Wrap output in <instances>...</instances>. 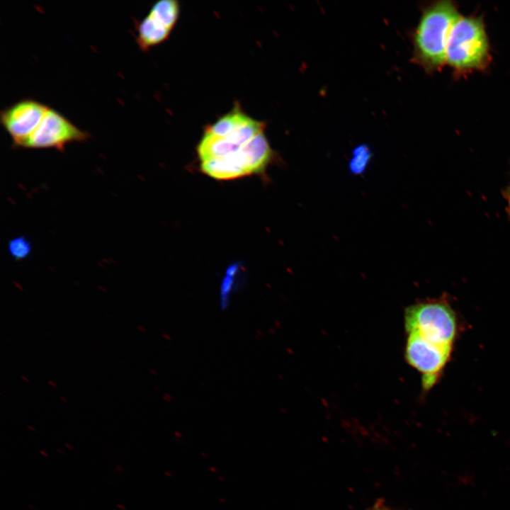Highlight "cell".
<instances>
[{
	"label": "cell",
	"instance_id": "1",
	"mask_svg": "<svg viewBox=\"0 0 510 510\" xmlns=\"http://www.w3.org/2000/svg\"><path fill=\"white\" fill-rule=\"evenodd\" d=\"M460 16L450 0L435 1L422 11L413 33V61L427 72L446 64V48L450 28Z\"/></svg>",
	"mask_w": 510,
	"mask_h": 510
},
{
	"label": "cell",
	"instance_id": "2",
	"mask_svg": "<svg viewBox=\"0 0 510 510\" xmlns=\"http://www.w3.org/2000/svg\"><path fill=\"white\" fill-rule=\"evenodd\" d=\"M445 59L446 64L458 74L487 67L491 61L490 47L481 16L460 14L450 28Z\"/></svg>",
	"mask_w": 510,
	"mask_h": 510
},
{
	"label": "cell",
	"instance_id": "3",
	"mask_svg": "<svg viewBox=\"0 0 510 510\" xmlns=\"http://www.w3.org/2000/svg\"><path fill=\"white\" fill-rule=\"evenodd\" d=\"M407 333L414 332L425 339L453 347L458 322L451 307L443 300H426L407 307L404 310Z\"/></svg>",
	"mask_w": 510,
	"mask_h": 510
},
{
	"label": "cell",
	"instance_id": "4",
	"mask_svg": "<svg viewBox=\"0 0 510 510\" xmlns=\"http://www.w3.org/2000/svg\"><path fill=\"white\" fill-rule=\"evenodd\" d=\"M407 334L405 358L421 374L422 386L428 390L436 384L442 373L453 347L431 342L414 332Z\"/></svg>",
	"mask_w": 510,
	"mask_h": 510
},
{
	"label": "cell",
	"instance_id": "5",
	"mask_svg": "<svg viewBox=\"0 0 510 510\" xmlns=\"http://www.w3.org/2000/svg\"><path fill=\"white\" fill-rule=\"evenodd\" d=\"M90 135L79 129L56 110L50 108L35 132L19 147L29 149L55 148L63 151L66 144L84 142Z\"/></svg>",
	"mask_w": 510,
	"mask_h": 510
},
{
	"label": "cell",
	"instance_id": "6",
	"mask_svg": "<svg viewBox=\"0 0 510 510\" xmlns=\"http://www.w3.org/2000/svg\"><path fill=\"white\" fill-rule=\"evenodd\" d=\"M49 107L33 100H23L1 110L0 121L13 140V146L19 147L37 129Z\"/></svg>",
	"mask_w": 510,
	"mask_h": 510
},
{
	"label": "cell",
	"instance_id": "7",
	"mask_svg": "<svg viewBox=\"0 0 510 510\" xmlns=\"http://www.w3.org/2000/svg\"><path fill=\"white\" fill-rule=\"evenodd\" d=\"M239 150L250 174L264 171L272 159V149L264 132L253 137Z\"/></svg>",
	"mask_w": 510,
	"mask_h": 510
},
{
	"label": "cell",
	"instance_id": "8",
	"mask_svg": "<svg viewBox=\"0 0 510 510\" xmlns=\"http://www.w3.org/2000/svg\"><path fill=\"white\" fill-rule=\"evenodd\" d=\"M200 168L205 174L220 180L232 179L249 175L236 152L203 161Z\"/></svg>",
	"mask_w": 510,
	"mask_h": 510
},
{
	"label": "cell",
	"instance_id": "9",
	"mask_svg": "<svg viewBox=\"0 0 510 510\" xmlns=\"http://www.w3.org/2000/svg\"><path fill=\"white\" fill-rule=\"evenodd\" d=\"M136 42L141 50H147L168 38L171 29L148 14L136 26Z\"/></svg>",
	"mask_w": 510,
	"mask_h": 510
},
{
	"label": "cell",
	"instance_id": "10",
	"mask_svg": "<svg viewBox=\"0 0 510 510\" xmlns=\"http://www.w3.org/2000/svg\"><path fill=\"white\" fill-rule=\"evenodd\" d=\"M240 147L232 144L225 137L205 132L198 144L197 152L201 162L215 157L227 155Z\"/></svg>",
	"mask_w": 510,
	"mask_h": 510
},
{
	"label": "cell",
	"instance_id": "11",
	"mask_svg": "<svg viewBox=\"0 0 510 510\" xmlns=\"http://www.w3.org/2000/svg\"><path fill=\"white\" fill-rule=\"evenodd\" d=\"M251 119V118L249 115L236 108L220 118L213 125L209 126L205 132L218 137H226Z\"/></svg>",
	"mask_w": 510,
	"mask_h": 510
},
{
	"label": "cell",
	"instance_id": "12",
	"mask_svg": "<svg viewBox=\"0 0 510 510\" xmlns=\"http://www.w3.org/2000/svg\"><path fill=\"white\" fill-rule=\"evenodd\" d=\"M178 14L179 6L174 0L157 1L152 6L149 13V16L171 30L176 24Z\"/></svg>",
	"mask_w": 510,
	"mask_h": 510
},
{
	"label": "cell",
	"instance_id": "13",
	"mask_svg": "<svg viewBox=\"0 0 510 510\" xmlns=\"http://www.w3.org/2000/svg\"><path fill=\"white\" fill-rule=\"evenodd\" d=\"M373 157L370 147L362 144L356 147L351 153L348 162V169L353 176H361L366 171Z\"/></svg>",
	"mask_w": 510,
	"mask_h": 510
},
{
	"label": "cell",
	"instance_id": "14",
	"mask_svg": "<svg viewBox=\"0 0 510 510\" xmlns=\"http://www.w3.org/2000/svg\"><path fill=\"white\" fill-rule=\"evenodd\" d=\"M8 250L11 257L16 261H21L27 258L32 251V245L24 237H18L11 239L8 244Z\"/></svg>",
	"mask_w": 510,
	"mask_h": 510
},
{
	"label": "cell",
	"instance_id": "15",
	"mask_svg": "<svg viewBox=\"0 0 510 510\" xmlns=\"http://www.w3.org/2000/svg\"><path fill=\"white\" fill-rule=\"evenodd\" d=\"M237 266L230 267L227 271V277H225L221 286V307L222 309L227 307L229 301V296L232 288L233 276L234 275Z\"/></svg>",
	"mask_w": 510,
	"mask_h": 510
},
{
	"label": "cell",
	"instance_id": "16",
	"mask_svg": "<svg viewBox=\"0 0 510 510\" xmlns=\"http://www.w3.org/2000/svg\"><path fill=\"white\" fill-rule=\"evenodd\" d=\"M504 198H505V200L506 201V204H507L506 211L510 217V183H509V186L506 188V189L504 192Z\"/></svg>",
	"mask_w": 510,
	"mask_h": 510
},
{
	"label": "cell",
	"instance_id": "17",
	"mask_svg": "<svg viewBox=\"0 0 510 510\" xmlns=\"http://www.w3.org/2000/svg\"><path fill=\"white\" fill-rule=\"evenodd\" d=\"M47 383L52 387L56 388L57 387V384L52 380H48Z\"/></svg>",
	"mask_w": 510,
	"mask_h": 510
},
{
	"label": "cell",
	"instance_id": "18",
	"mask_svg": "<svg viewBox=\"0 0 510 510\" xmlns=\"http://www.w3.org/2000/svg\"><path fill=\"white\" fill-rule=\"evenodd\" d=\"M20 378H21V379L23 381H24V382H30L29 378H28V377H26V375H21Z\"/></svg>",
	"mask_w": 510,
	"mask_h": 510
},
{
	"label": "cell",
	"instance_id": "19",
	"mask_svg": "<svg viewBox=\"0 0 510 510\" xmlns=\"http://www.w3.org/2000/svg\"><path fill=\"white\" fill-rule=\"evenodd\" d=\"M60 400L64 403H67L69 402L68 400L64 396H60Z\"/></svg>",
	"mask_w": 510,
	"mask_h": 510
},
{
	"label": "cell",
	"instance_id": "20",
	"mask_svg": "<svg viewBox=\"0 0 510 510\" xmlns=\"http://www.w3.org/2000/svg\"><path fill=\"white\" fill-rule=\"evenodd\" d=\"M137 329L138 330H140V331H142V332L145 331L144 328L143 327L140 326V325L137 326Z\"/></svg>",
	"mask_w": 510,
	"mask_h": 510
},
{
	"label": "cell",
	"instance_id": "21",
	"mask_svg": "<svg viewBox=\"0 0 510 510\" xmlns=\"http://www.w3.org/2000/svg\"><path fill=\"white\" fill-rule=\"evenodd\" d=\"M28 428L30 430H31L32 431H36L34 427H33L32 426H30V425H28Z\"/></svg>",
	"mask_w": 510,
	"mask_h": 510
},
{
	"label": "cell",
	"instance_id": "22",
	"mask_svg": "<svg viewBox=\"0 0 510 510\" xmlns=\"http://www.w3.org/2000/svg\"><path fill=\"white\" fill-rule=\"evenodd\" d=\"M40 453L42 455H43L47 456V453H45V452H44V451H42V450H40Z\"/></svg>",
	"mask_w": 510,
	"mask_h": 510
},
{
	"label": "cell",
	"instance_id": "23",
	"mask_svg": "<svg viewBox=\"0 0 510 510\" xmlns=\"http://www.w3.org/2000/svg\"><path fill=\"white\" fill-rule=\"evenodd\" d=\"M117 506L119 507V508H120V509H125V507L123 506H122V505H120V504H118Z\"/></svg>",
	"mask_w": 510,
	"mask_h": 510
},
{
	"label": "cell",
	"instance_id": "24",
	"mask_svg": "<svg viewBox=\"0 0 510 510\" xmlns=\"http://www.w3.org/2000/svg\"><path fill=\"white\" fill-rule=\"evenodd\" d=\"M65 446H66L67 447H68L69 448H70V449H73L72 446H70L69 444H68V443H65Z\"/></svg>",
	"mask_w": 510,
	"mask_h": 510
},
{
	"label": "cell",
	"instance_id": "25",
	"mask_svg": "<svg viewBox=\"0 0 510 510\" xmlns=\"http://www.w3.org/2000/svg\"><path fill=\"white\" fill-rule=\"evenodd\" d=\"M57 451H58V452H60V453L63 454V452H62V451L60 450H57Z\"/></svg>",
	"mask_w": 510,
	"mask_h": 510
}]
</instances>
